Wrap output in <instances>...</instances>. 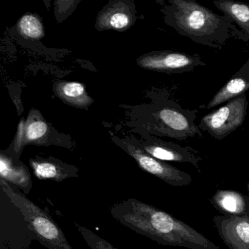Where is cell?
Listing matches in <instances>:
<instances>
[{
	"label": "cell",
	"mask_w": 249,
	"mask_h": 249,
	"mask_svg": "<svg viewBox=\"0 0 249 249\" xmlns=\"http://www.w3.org/2000/svg\"><path fill=\"white\" fill-rule=\"evenodd\" d=\"M137 63L142 69L165 73H183L193 71L205 63L197 54H189L173 51H161L145 53L138 58Z\"/></svg>",
	"instance_id": "cell-7"
},
{
	"label": "cell",
	"mask_w": 249,
	"mask_h": 249,
	"mask_svg": "<svg viewBox=\"0 0 249 249\" xmlns=\"http://www.w3.org/2000/svg\"><path fill=\"white\" fill-rule=\"evenodd\" d=\"M248 106L246 94L234 97L225 106L202 117L199 128L208 132L215 139L221 141L243 124Z\"/></svg>",
	"instance_id": "cell-5"
},
{
	"label": "cell",
	"mask_w": 249,
	"mask_h": 249,
	"mask_svg": "<svg viewBox=\"0 0 249 249\" xmlns=\"http://www.w3.org/2000/svg\"><path fill=\"white\" fill-rule=\"evenodd\" d=\"M196 112L184 110L173 102L166 103L152 113L150 126L157 135L177 141L195 137L202 138V132L195 122Z\"/></svg>",
	"instance_id": "cell-4"
},
{
	"label": "cell",
	"mask_w": 249,
	"mask_h": 249,
	"mask_svg": "<svg viewBox=\"0 0 249 249\" xmlns=\"http://www.w3.org/2000/svg\"><path fill=\"white\" fill-rule=\"evenodd\" d=\"M121 147L135 160L140 168L158 178L167 184L176 187L189 186L192 178L186 172L181 171L165 161L157 160L144 151L139 145L122 141Z\"/></svg>",
	"instance_id": "cell-6"
},
{
	"label": "cell",
	"mask_w": 249,
	"mask_h": 249,
	"mask_svg": "<svg viewBox=\"0 0 249 249\" xmlns=\"http://www.w3.org/2000/svg\"><path fill=\"white\" fill-rule=\"evenodd\" d=\"M109 211L119 224L159 244L189 249H220L189 224L135 198L116 202Z\"/></svg>",
	"instance_id": "cell-1"
},
{
	"label": "cell",
	"mask_w": 249,
	"mask_h": 249,
	"mask_svg": "<svg viewBox=\"0 0 249 249\" xmlns=\"http://www.w3.org/2000/svg\"><path fill=\"white\" fill-rule=\"evenodd\" d=\"M135 7L128 1L110 2L97 16L96 27L100 30L126 31L134 24L135 18Z\"/></svg>",
	"instance_id": "cell-9"
},
{
	"label": "cell",
	"mask_w": 249,
	"mask_h": 249,
	"mask_svg": "<svg viewBox=\"0 0 249 249\" xmlns=\"http://www.w3.org/2000/svg\"><path fill=\"white\" fill-rule=\"evenodd\" d=\"M166 18L179 35L208 47L221 49L233 36H240L230 18L193 0H170Z\"/></svg>",
	"instance_id": "cell-2"
},
{
	"label": "cell",
	"mask_w": 249,
	"mask_h": 249,
	"mask_svg": "<svg viewBox=\"0 0 249 249\" xmlns=\"http://www.w3.org/2000/svg\"><path fill=\"white\" fill-rule=\"evenodd\" d=\"M37 112H32L25 123L22 148L28 144L43 145L48 141L49 127L43 118L38 116Z\"/></svg>",
	"instance_id": "cell-17"
},
{
	"label": "cell",
	"mask_w": 249,
	"mask_h": 249,
	"mask_svg": "<svg viewBox=\"0 0 249 249\" xmlns=\"http://www.w3.org/2000/svg\"><path fill=\"white\" fill-rule=\"evenodd\" d=\"M138 145L151 157L163 161L189 163L197 167L202 160L189 147H182L157 138L146 140Z\"/></svg>",
	"instance_id": "cell-10"
},
{
	"label": "cell",
	"mask_w": 249,
	"mask_h": 249,
	"mask_svg": "<svg viewBox=\"0 0 249 249\" xmlns=\"http://www.w3.org/2000/svg\"><path fill=\"white\" fill-rule=\"evenodd\" d=\"M75 228L78 232L82 236L83 239L85 240L87 244L91 249H118L113 246L111 243L107 242L105 239L102 238L100 236L89 230L87 227L81 225L78 223L75 222Z\"/></svg>",
	"instance_id": "cell-19"
},
{
	"label": "cell",
	"mask_w": 249,
	"mask_h": 249,
	"mask_svg": "<svg viewBox=\"0 0 249 249\" xmlns=\"http://www.w3.org/2000/svg\"><path fill=\"white\" fill-rule=\"evenodd\" d=\"M54 91L64 103L73 107L85 108L94 103L81 83L58 81L54 85Z\"/></svg>",
	"instance_id": "cell-16"
},
{
	"label": "cell",
	"mask_w": 249,
	"mask_h": 249,
	"mask_svg": "<svg viewBox=\"0 0 249 249\" xmlns=\"http://www.w3.org/2000/svg\"><path fill=\"white\" fill-rule=\"evenodd\" d=\"M19 34L29 40H40L44 36L43 24L38 17L27 14L21 17L17 24Z\"/></svg>",
	"instance_id": "cell-18"
},
{
	"label": "cell",
	"mask_w": 249,
	"mask_h": 249,
	"mask_svg": "<svg viewBox=\"0 0 249 249\" xmlns=\"http://www.w3.org/2000/svg\"><path fill=\"white\" fill-rule=\"evenodd\" d=\"M222 215L249 216V195L232 190H218L209 199Z\"/></svg>",
	"instance_id": "cell-13"
},
{
	"label": "cell",
	"mask_w": 249,
	"mask_h": 249,
	"mask_svg": "<svg viewBox=\"0 0 249 249\" xmlns=\"http://www.w3.org/2000/svg\"><path fill=\"white\" fill-rule=\"evenodd\" d=\"M0 187L11 203L19 210L36 238L49 249H73L62 229L49 213L36 205L16 186L0 178Z\"/></svg>",
	"instance_id": "cell-3"
},
{
	"label": "cell",
	"mask_w": 249,
	"mask_h": 249,
	"mask_svg": "<svg viewBox=\"0 0 249 249\" xmlns=\"http://www.w3.org/2000/svg\"><path fill=\"white\" fill-rule=\"evenodd\" d=\"M213 222L229 249H249V216L221 214L215 215Z\"/></svg>",
	"instance_id": "cell-8"
},
{
	"label": "cell",
	"mask_w": 249,
	"mask_h": 249,
	"mask_svg": "<svg viewBox=\"0 0 249 249\" xmlns=\"http://www.w3.org/2000/svg\"><path fill=\"white\" fill-rule=\"evenodd\" d=\"M248 189H249V183H248Z\"/></svg>",
	"instance_id": "cell-20"
},
{
	"label": "cell",
	"mask_w": 249,
	"mask_h": 249,
	"mask_svg": "<svg viewBox=\"0 0 249 249\" xmlns=\"http://www.w3.org/2000/svg\"><path fill=\"white\" fill-rule=\"evenodd\" d=\"M214 5L237 25L240 31L239 38L249 40V4L234 0H215Z\"/></svg>",
	"instance_id": "cell-15"
},
{
	"label": "cell",
	"mask_w": 249,
	"mask_h": 249,
	"mask_svg": "<svg viewBox=\"0 0 249 249\" xmlns=\"http://www.w3.org/2000/svg\"><path fill=\"white\" fill-rule=\"evenodd\" d=\"M33 174L39 180H51L56 182L72 178H78V169L56 160L53 157L43 158L37 157L30 160Z\"/></svg>",
	"instance_id": "cell-12"
},
{
	"label": "cell",
	"mask_w": 249,
	"mask_h": 249,
	"mask_svg": "<svg viewBox=\"0 0 249 249\" xmlns=\"http://www.w3.org/2000/svg\"><path fill=\"white\" fill-rule=\"evenodd\" d=\"M0 178L28 195L33 189L31 173L17 156L2 151L0 154Z\"/></svg>",
	"instance_id": "cell-11"
},
{
	"label": "cell",
	"mask_w": 249,
	"mask_h": 249,
	"mask_svg": "<svg viewBox=\"0 0 249 249\" xmlns=\"http://www.w3.org/2000/svg\"><path fill=\"white\" fill-rule=\"evenodd\" d=\"M249 89V59L232 78L215 94L204 108L211 109L234 97L245 94ZM202 107V108H203ZM202 108V107H200Z\"/></svg>",
	"instance_id": "cell-14"
}]
</instances>
